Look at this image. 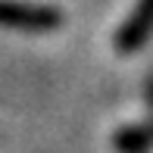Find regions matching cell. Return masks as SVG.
<instances>
[{"label": "cell", "instance_id": "3", "mask_svg": "<svg viewBox=\"0 0 153 153\" xmlns=\"http://www.w3.org/2000/svg\"><path fill=\"white\" fill-rule=\"evenodd\" d=\"M116 147L122 153H147L153 147V125H128L116 134Z\"/></svg>", "mask_w": 153, "mask_h": 153}, {"label": "cell", "instance_id": "2", "mask_svg": "<svg viewBox=\"0 0 153 153\" xmlns=\"http://www.w3.org/2000/svg\"><path fill=\"white\" fill-rule=\"evenodd\" d=\"M153 31V0H137L131 16L119 28V50H137Z\"/></svg>", "mask_w": 153, "mask_h": 153}, {"label": "cell", "instance_id": "1", "mask_svg": "<svg viewBox=\"0 0 153 153\" xmlns=\"http://www.w3.org/2000/svg\"><path fill=\"white\" fill-rule=\"evenodd\" d=\"M62 13L47 3H25V0H0V25L13 31L47 34L59 28Z\"/></svg>", "mask_w": 153, "mask_h": 153}]
</instances>
